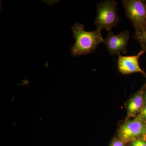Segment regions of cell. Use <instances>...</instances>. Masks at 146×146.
<instances>
[{
  "mask_svg": "<svg viewBox=\"0 0 146 146\" xmlns=\"http://www.w3.org/2000/svg\"><path fill=\"white\" fill-rule=\"evenodd\" d=\"M76 39L71 48V54L74 57L89 54L96 49L98 45L104 42L101 32L96 30L87 32L82 24L76 23L72 28Z\"/></svg>",
  "mask_w": 146,
  "mask_h": 146,
  "instance_id": "cell-1",
  "label": "cell"
},
{
  "mask_svg": "<svg viewBox=\"0 0 146 146\" xmlns=\"http://www.w3.org/2000/svg\"><path fill=\"white\" fill-rule=\"evenodd\" d=\"M97 14L95 24L97 30L101 31L103 29L111 31L117 26L119 18L117 14V3L113 0L103 1L97 5Z\"/></svg>",
  "mask_w": 146,
  "mask_h": 146,
  "instance_id": "cell-2",
  "label": "cell"
},
{
  "mask_svg": "<svg viewBox=\"0 0 146 146\" xmlns=\"http://www.w3.org/2000/svg\"><path fill=\"white\" fill-rule=\"evenodd\" d=\"M126 14L131 22L136 32L146 27V3L141 0H124Z\"/></svg>",
  "mask_w": 146,
  "mask_h": 146,
  "instance_id": "cell-3",
  "label": "cell"
},
{
  "mask_svg": "<svg viewBox=\"0 0 146 146\" xmlns=\"http://www.w3.org/2000/svg\"><path fill=\"white\" fill-rule=\"evenodd\" d=\"M108 35L104 39L108 51L110 54H120V53H126L130 35L127 31L121 32L119 34L114 35L111 31L108 32Z\"/></svg>",
  "mask_w": 146,
  "mask_h": 146,
  "instance_id": "cell-4",
  "label": "cell"
},
{
  "mask_svg": "<svg viewBox=\"0 0 146 146\" xmlns=\"http://www.w3.org/2000/svg\"><path fill=\"white\" fill-rule=\"evenodd\" d=\"M143 49L138 54L133 56H123L119 54L118 67L119 71L123 74H129L134 73H140L144 75L145 73L139 65V59L140 56L145 52Z\"/></svg>",
  "mask_w": 146,
  "mask_h": 146,
  "instance_id": "cell-5",
  "label": "cell"
},
{
  "mask_svg": "<svg viewBox=\"0 0 146 146\" xmlns=\"http://www.w3.org/2000/svg\"><path fill=\"white\" fill-rule=\"evenodd\" d=\"M146 133L145 125L137 119L125 123L120 129L119 136L123 141H128Z\"/></svg>",
  "mask_w": 146,
  "mask_h": 146,
  "instance_id": "cell-6",
  "label": "cell"
},
{
  "mask_svg": "<svg viewBox=\"0 0 146 146\" xmlns=\"http://www.w3.org/2000/svg\"><path fill=\"white\" fill-rule=\"evenodd\" d=\"M143 91L141 89L129 101L127 106L128 112L129 116H132L142 108L144 103Z\"/></svg>",
  "mask_w": 146,
  "mask_h": 146,
  "instance_id": "cell-7",
  "label": "cell"
},
{
  "mask_svg": "<svg viewBox=\"0 0 146 146\" xmlns=\"http://www.w3.org/2000/svg\"><path fill=\"white\" fill-rule=\"evenodd\" d=\"M133 38L140 42L143 49L146 47V27L142 30L135 32Z\"/></svg>",
  "mask_w": 146,
  "mask_h": 146,
  "instance_id": "cell-8",
  "label": "cell"
},
{
  "mask_svg": "<svg viewBox=\"0 0 146 146\" xmlns=\"http://www.w3.org/2000/svg\"><path fill=\"white\" fill-rule=\"evenodd\" d=\"M131 146H146V141L140 139L133 140L131 143Z\"/></svg>",
  "mask_w": 146,
  "mask_h": 146,
  "instance_id": "cell-9",
  "label": "cell"
},
{
  "mask_svg": "<svg viewBox=\"0 0 146 146\" xmlns=\"http://www.w3.org/2000/svg\"><path fill=\"white\" fill-rule=\"evenodd\" d=\"M138 119L146 120V105L141 110L140 114L138 115Z\"/></svg>",
  "mask_w": 146,
  "mask_h": 146,
  "instance_id": "cell-10",
  "label": "cell"
},
{
  "mask_svg": "<svg viewBox=\"0 0 146 146\" xmlns=\"http://www.w3.org/2000/svg\"><path fill=\"white\" fill-rule=\"evenodd\" d=\"M111 146H124L123 143L121 141H115Z\"/></svg>",
  "mask_w": 146,
  "mask_h": 146,
  "instance_id": "cell-11",
  "label": "cell"
},
{
  "mask_svg": "<svg viewBox=\"0 0 146 146\" xmlns=\"http://www.w3.org/2000/svg\"><path fill=\"white\" fill-rule=\"evenodd\" d=\"M145 136H144V139H145V141L146 142V133H145Z\"/></svg>",
  "mask_w": 146,
  "mask_h": 146,
  "instance_id": "cell-12",
  "label": "cell"
},
{
  "mask_svg": "<svg viewBox=\"0 0 146 146\" xmlns=\"http://www.w3.org/2000/svg\"><path fill=\"white\" fill-rule=\"evenodd\" d=\"M145 100L146 101V92L145 93Z\"/></svg>",
  "mask_w": 146,
  "mask_h": 146,
  "instance_id": "cell-13",
  "label": "cell"
},
{
  "mask_svg": "<svg viewBox=\"0 0 146 146\" xmlns=\"http://www.w3.org/2000/svg\"><path fill=\"white\" fill-rule=\"evenodd\" d=\"M143 49L145 50V51L146 52V47L145 48Z\"/></svg>",
  "mask_w": 146,
  "mask_h": 146,
  "instance_id": "cell-14",
  "label": "cell"
},
{
  "mask_svg": "<svg viewBox=\"0 0 146 146\" xmlns=\"http://www.w3.org/2000/svg\"><path fill=\"white\" fill-rule=\"evenodd\" d=\"M145 2H146V1H145Z\"/></svg>",
  "mask_w": 146,
  "mask_h": 146,
  "instance_id": "cell-15",
  "label": "cell"
}]
</instances>
